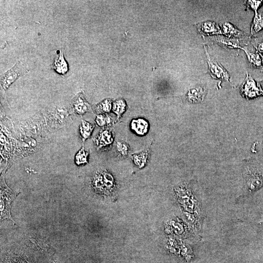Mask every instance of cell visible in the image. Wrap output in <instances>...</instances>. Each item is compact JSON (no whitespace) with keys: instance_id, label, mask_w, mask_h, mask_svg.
Here are the masks:
<instances>
[{"instance_id":"6da1fadb","label":"cell","mask_w":263,"mask_h":263,"mask_svg":"<svg viewBox=\"0 0 263 263\" xmlns=\"http://www.w3.org/2000/svg\"><path fill=\"white\" fill-rule=\"evenodd\" d=\"M246 191L253 193L263 187V173L258 170H248L245 174Z\"/></svg>"},{"instance_id":"7a4b0ae2","label":"cell","mask_w":263,"mask_h":263,"mask_svg":"<svg viewBox=\"0 0 263 263\" xmlns=\"http://www.w3.org/2000/svg\"><path fill=\"white\" fill-rule=\"evenodd\" d=\"M1 193V220L9 218L15 222L11 215V204L15 199L14 193L6 186L3 187Z\"/></svg>"},{"instance_id":"3957f363","label":"cell","mask_w":263,"mask_h":263,"mask_svg":"<svg viewBox=\"0 0 263 263\" xmlns=\"http://www.w3.org/2000/svg\"><path fill=\"white\" fill-rule=\"evenodd\" d=\"M28 72V71H26L23 68L20 62L16 64L13 68L2 76L1 84L3 89L7 90L13 83Z\"/></svg>"},{"instance_id":"277c9868","label":"cell","mask_w":263,"mask_h":263,"mask_svg":"<svg viewBox=\"0 0 263 263\" xmlns=\"http://www.w3.org/2000/svg\"><path fill=\"white\" fill-rule=\"evenodd\" d=\"M242 94L248 99L263 96V90L250 75L246 73V77L241 88Z\"/></svg>"},{"instance_id":"5b68a950","label":"cell","mask_w":263,"mask_h":263,"mask_svg":"<svg viewBox=\"0 0 263 263\" xmlns=\"http://www.w3.org/2000/svg\"><path fill=\"white\" fill-rule=\"evenodd\" d=\"M206 54L207 56V62L209 66V71L210 75L215 79H222L228 81L229 75L223 67L212 60L207 53V48L205 47Z\"/></svg>"},{"instance_id":"8992f818","label":"cell","mask_w":263,"mask_h":263,"mask_svg":"<svg viewBox=\"0 0 263 263\" xmlns=\"http://www.w3.org/2000/svg\"><path fill=\"white\" fill-rule=\"evenodd\" d=\"M72 107L74 112L78 115H83L92 111L90 105L81 93L78 94L73 99Z\"/></svg>"},{"instance_id":"52a82bcc","label":"cell","mask_w":263,"mask_h":263,"mask_svg":"<svg viewBox=\"0 0 263 263\" xmlns=\"http://www.w3.org/2000/svg\"><path fill=\"white\" fill-rule=\"evenodd\" d=\"M114 140L112 133L108 130L101 132L95 139V143L97 149L107 146L111 144Z\"/></svg>"},{"instance_id":"ba28073f","label":"cell","mask_w":263,"mask_h":263,"mask_svg":"<svg viewBox=\"0 0 263 263\" xmlns=\"http://www.w3.org/2000/svg\"><path fill=\"white\" fill-rule=\"evenodd\" d=\"M197 27L198 31L205 35H210L222 33L218 25L213 22L201 23L198 25Z\"/></svg>"},{"instance_id":"9c48e42d","label":"cell","mask_w":263,"mask_h":263,"mask_svg":"<svg viewBox=\"0 0 263 263\" xmlns=\"http://www.w3.org/2000/svg\"><path fill=\"white\" fill-rule=\"evenodd\" d=\"M131 129L139 135H144L149 129L148 123L144 119L134 120L131 123Z\"/></svg>"},{"instance_id":"30bf717a","label":"cell","mask_w":263,"mask_h":263,"mask_svg":"<svg viewBox=\"0 0 263 263\" xmlns=\"http://www.w3.org/2000/svg\"><path fill=\"white\" fill-rule=\"evenodd\" d=\"M53 69L61 75H64L68 72V65L64 58L63 53L61 52L56 57L53 65Z\"/></svg>"},{"instance_id":"8fae6325","label":"cell","mask_w":263,"mask_h":263,"mask_svg":"<svg viewBox=\"0 0 263 263\" xmlns=\"http://www.w3.org/2000/svg\"><path fill=\"white\" fill-rule=\"evenodd\" d=\"M206 93L205 89L199 87L189 91L187 95L188 100L191 103H199L202 101Z\"/></svg>"},{"instance_id":"7c38bea8","label":"cell","mask_w":263,"mask_h":263,"mask_svg":"<svg viewBox=\"0 0 263 263\" xmlns=\"http://www.w3.org/2000/svg\"><path fill=\"white\" fill-rule=\"evenodd\" d=\"M94 125L85 121L82 120L80 127V131L83 141L89 139L94 130Z\"/></svg>"},{"instance_id":"4fadbf2b","label":"cell","mask_w":263,"mask_h":263,"mask_svg":"<svg viewBox=\"0 0 263 263\" xmlns=\"http://www.w3.org/2000/svg\"><path fill=\"white\" fill-rule=\"evenodd\" d=\"M263 29V14L255 13L253 21L251 27L252 35L257 34Z\"/></svg>"},{"instance_id":"5bb4252c","label":"cell","mask_w":263,"mask_h":263,"mask_svg":"<svg viewBox=\"0 0 263 263\" xmlns=\"http://www.w3.org/2000/svg\"><path fill=\"white\" fill-rule=\"evenodd\" d=\"M222 33L228 37L232 36L235 37L242 36L244 35V33L242 32L235 28L231 24L227 23L223 25Z\"/></svg>"},{"instance_id":"9a60e30c","label":"cell","mask_w":263,"mask_h":263,"mask_svg":"<svg viewBox=\"0 0 263 263\" xmlns=\"http://www.w3.org/2000/svg\"><path fill=\"white\" fill-rule=\"evenodd\" d=\"M126 105L123 100L120 99L116 101L113 105V110L118 116L119 120L123 114L125 112Z\"/></svg>"},{"instance_id":"2e32d148","label":"cell","mask_w":263,"mask_h":263,"mask_svg":"<svg viewBox=\"0 0 263 263\" xmlns=\"http://www.w3.org/2000/svg\"><path fill=\"white\" fill-rule=\"evenodd\" d=\"M89 152L83 146L75 157V162L78 165L85 164L88 162Z\"/></svg>"},{"instance_id":"e0dca14e","label":"cell","mask_w":263,"mask_h":263,"mask_svg":"<svg viewBox=\"0 0 263 263\" xmlns=\"http://www.w3.org/2000/svg\"><path fill=\"white\" fill-rule=\"evenodd\" d=\"M148 156V152L147 151L140 154L134 155L132 157L135 164L140 168H142L147 163Z\"/></svg>"},{"instance_id":"ac0fdd59","label":"cell","mask_w":263,"mask_h":263,"mask_svg":"<svg viewBox=\"0 0 263 263\" xmlns=\"http://www.w3.org/2000/svg\"><path fill=\"white\" fill-rule=\"evenodd\" d=\"M249 63L255 67H261L262 61L260 55L258 53H249L245 51Z\"/></svg>"},{"instance_id":"d6986e66","label":"cell","mask_w":263,"mask_h":263,"mask_svg":"<svg viewBox=\"0 0 263 263\" xmlns=\"http://www.w3.org/2000/svg\"><path fill=\"white\" fill-rule=\"evenodd\" d=\"M112 108V102L110 100H106L96 107V111L99 114L109 112Z\"/></svg>"},{"instance_id":"ffe728a7","label":"cell","mask_w":263,"mask_h":263,"mask_svg":"<svg viewBox=\"0 0 263 263\" xmlns=\"http://www.w3.org/2000/svg\"><path fill=\"white\" fill-rule=\"evenodd\" d=\"M96 121L99 126L103 127L110 124L111 122V119L108 116L100 115L97 117Z\"/></svg>"},{"instance_id":"44dd1931","label":"cell","mask_w":263,"mask_h":263,"mask_svg":"<svg viewBox=\"0 0 263 263\" xmlns=\"http://www.w3.org/2000/svg\"><path fill=\"white\" fill-rule=\"evenodd\" d=\"M117 148L118 152L123 157L128 155L129 147L128 145L124 142H117Z\"/></svg>"},{"instance_id":"7402d4cb","label":"cell","mask_w":263,"mask_h":263,"mask_svg":"<svg viewBox=\"0 0 263 263\" xmlns=\"http://www.w3.org/2000/svg\"><path fill=\"white\" fill-rule=\"evenodd\" d=\"M219 42L228 47L233 48H239L238 43L235 42L234 41L233 42V40H229L225 39H221L219 40Z\"/></svg>"},{"instance_id":"603a6c76","label":"cell","mask_w":263,"mask_h":263,"mask_svg":"<svg viewBox=\"0 0 263 263\" xmlns=\"http://www.w3.org/2000/svg\"><path fill=\"white\" fill-rule=\"evenodd\" d=\"M263 1H248V6L253 11H255V13H257V11L260 5L262 4Z\"/></svg>"},{"instance_id":"cb8c5ba5","label":"cell","mask_w":263,"mask_h":263,"mask_svg":"<svg viewBox=\"0 0 263 263\" xmlns=\"http://www.w3.org/2000/svg\"><path fill=\"white\" fill-rule=\"evenodd\" d=\"M258 51L261 53L263 54V41L259 45Z\"/></svg>"}]
</instances>
